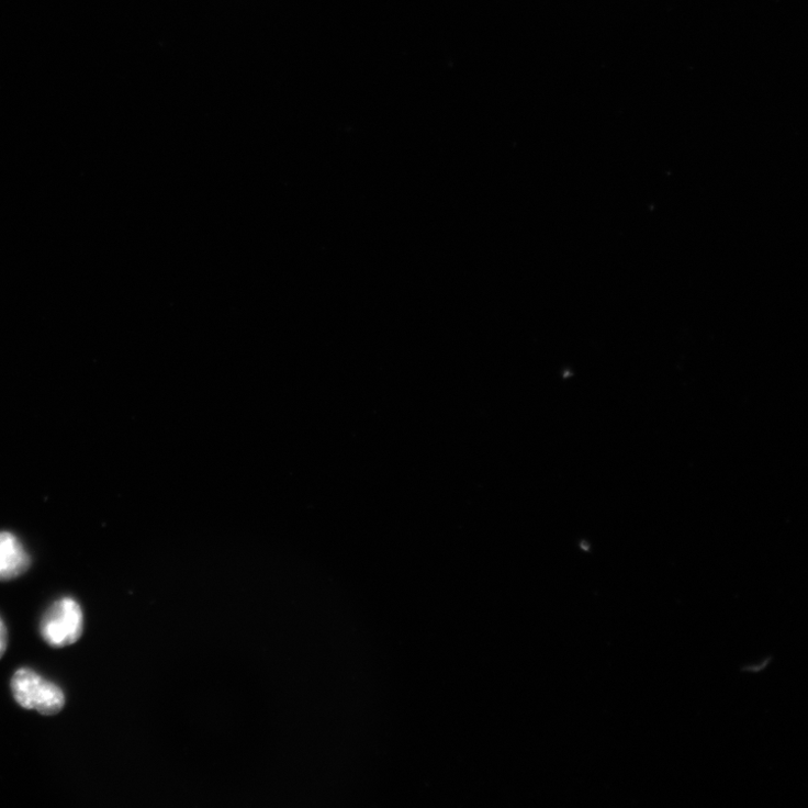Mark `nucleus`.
Masks as SVG:
<instances>
[{"mask_svg":"<svg viewBox=\"0 0 808 808\" xmlns=\"http://www.w3.org/2000/svg\"><path fill=\"white\" fill-rule=\"evenodd\" d=\"M11 691L23 709L36 711L42 716H57L66 705L65 692L31 669H20L15 672L11 680Z\"/></svg>","mask_w":808,"mask_h":808,"instance_id":"nucleus-1","label":"nucleus"},{"mask_svg":"<svg viewBox=\"0 0 808 808\" xmlns=\"http://www.w3.org/2000/svg\"><path fill=\"white\" fill-rule=\"evenodd\" d=\"M85 617L80 604L72 597L56 601L43 615L40 635L53 648H66L80 640Z\"/></svg>","mask_w":808,"mask_h":808,"instance_id":"nucleus-2","label":"nucleus"},{"mask_svg":"<svg viewBox=\"0 0 808 808\" xmlns=\"http://www.w3.org/2000/svg\"><path fill=\"white\" fill-rule=\"evenodd\" d=\"M31 560L21 541L10 532H0V582L22 576Z\"/></svg>","mask_w":808,"mask_h":808,"instance_id":"nucleus-3","label":"nucleus"},{"mask_svg":"<svg viewBox=\"0 0 808 808\" xmlns=\"http://www.w3.org/2000/svg\"><path fill=\"white\" fill-rule=\"evenodd\" d=\"M9 647V631L2 617H0V660L3 659Z\"/></svg>","mask_w":808,"mask_h":808,"instance_id":"nucleus-4","label":"nucleus"}]
</instances>
